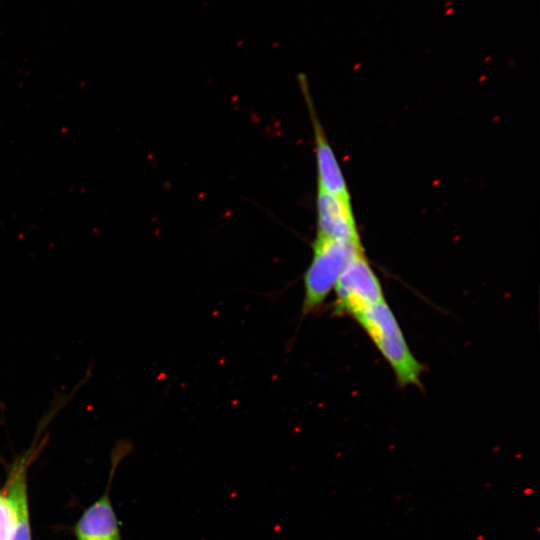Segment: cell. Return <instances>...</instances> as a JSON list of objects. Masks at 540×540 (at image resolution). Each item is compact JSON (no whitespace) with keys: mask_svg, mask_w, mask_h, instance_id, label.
Listing matches in <instances>:
<instances>
[{"mask_svg":"<svg viewBox=\"0 0 540 540\" xmlns=\"http://www.w3.org/2000/svg\"><path fill=\"white\" fill-rule=\"evenodd\" d=\"M390 365L400 387H421L424 365L414 356L401 327L386 301L353 317Z\"/></svg>","mask_w":540,"mask_h":540,"instance_id":"cell-1","label":"cell"},{"mask_svg":"<svg viewBox=\"0 0 540 540\" xmlns=\"http://www.w3.org/2000/svg\"><path fill=\"white\" fill-rule=\"evenodd\" d=\"M363 250L362 243L316 236L312 243V259L303 277L302 315L322 306L346 266Z\"/></svg>","mask_w":540,"mask_h":540,"instance_id":"cell-2","label":"cell"},{"mask_svg":"<svg viewBox=\"0 0 540 540\" xmlns=\"http://www.w3.org/2000/svg\"><path fill=\"white\" fill-rule=\"evenodd\" d=\"M334 314L353 318L385 300L381 282L364 250L357 253L340 275L335 287Z\"/></svg>","mask_w":540,"mask_h":540,"instance_id":"cell-3","label":"cell"},{"mask_svg":"<svg viewBox=\"0 0 540 540\" xmlns=\"http://www.w3.org/2000/svg\"><path fill=\"white\" fill-rule=\"evenodd\" d=\"M298 79L313 128L318 190L350 198L349 189L341 167L317 116L307 80L304 75H299Z\"/></svg>","mask_w":540,"mask_h":540,"instance_id":"cell-4","label":"cell"},{"mask_svg":"<svg viewBox=\"0 0 540 540\" xmlns=\"http://www.w3.org/2000/svg\"><path fill=\"white\" fill-rule=\"evenodd\" d=\"M316 236L361 243L351 199L317 190Z\"/></svg>","mask_w":540,"mask_h":540,"instance_id":"cell-5","label":"cell"},{"mask_svg":"<svg viewBox=\"0 0 540 540\" xmlns=\"http://www.w3.org/2000/svg\"><path fill=\"white\" fill-rule=\"evenodd\" d=\"M76 540H122L109 489L77 521Z\"/></svg>","mask_w":540,"mask_h":540,"instance_id":"cell-6","label":"cell"},{"mask_svg":"<svg viewBox=\"0 0 540 540\" xmlns=\"http://www.w3.org/2000/svg\"><path fill=\"white\" fill-rule=\"evenodd\" d=\"M30 454L28 452L15 463L3 491L13 517L11 540H31L26 473Z\"/></svg>","mask_w":540,"mask_h":540,"instance_id":"cell-7","label":"cell"},{"mask_svg":"<svg viewBox=\"0 0 540 540\" xmlns=\"http://www.w3.org/2000/svg\"><path fill=\"white\" fill-rule=\"evenodd\" d=\"M12 531V512L4 493L0 492V540H11Z\"/></svg>","mask_w":540,"mask_h":540,"instance_id":"cell-8","label":"cell"}]
</instances>
